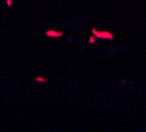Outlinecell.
Returning <instances> with one entry per match:
<instances>
[{"label": "cell", "instance_id": "1", "mask_svg": "<svg viewBox=\"0 0 146 132\" xmlns=\"http://www.w3.org/2000/svg\"><path fill=\"white\" fill-rule=\"evenodd\" d=\"M91 33L96 38H103V40H113V34L108 31H98L96 28H92Z\"/></svg>", "mask_w": 146, "mask_h": 132}, {"label": "cell", "instance_id": "2", "mask_svg": "<svg viewBox=\"0 0 146 132\" xmlns=\"http://www.w3.org/2000/svg\"><path fill=\"white\" fill-rule=\"evenodd\" d=\"M63 32L62 31H54V29H49V31L45 32V36L46 37H51V38H59L62 37Z\"/></svg>", "mask_w": 146, "mask_h": 132}, {"label": "cell", "instance_id": "3", "mask_svg": "<svg viewBox=\"0 0 146 132\" xmlns=\"http://www.w3.org/2000/svg\"><path fill=\"white\" fill-rule=\"evenodd\" d=\"M34 81L40 82V83H46V82H49V79L48 78H44V77H34Z\"/></svg>", "mask_w": 146, "mask_h": 132}, {"label": "cell", "instance_id": "4", "mask_svg": "<svg viewBox=\"0 0 146 132\" xmlns=\"http://www.w3.org/2000/svg\"><path fill=\"white\" fill-rule=\"evenodd\" d=\"M95 41H96V37L94 36V34H91V36H90V38H88V44H90V45L95 44Z\"/></svg>", "mask_w": 146, "mask_h": 132}, {"label": "cell", "instance_id": "5", "mask_svg": "<svg viewBox=\"0 0 146 132\" xmlns=\"http://www.w3.org/2000/svg\"><path fill=\"white\" fill-rule=\"evenodd\" d=\"M7 5H8V7H11V5H12V0H7Z\"/></svg>", "mask_w": 146, "mask_h": 132}]
</instances>
